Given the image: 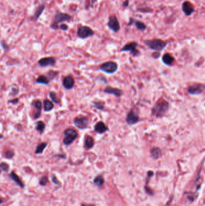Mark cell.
I'll return each mask as SVG.
<instances>
[{
  "label": "cell",
  "instance_id": "obj_13",
  "mask_svg": "<svg viewBox=\"0 0 205 206\" xmlns=\"http://www.w3.org/2000/svg\"><path fill=\"white\" fill-rule=\"evenodd\" d=\"M126 121L128 124L134 125L139 121V117L134 110H131L128 114Z\"/></svg>",
  "mask_w": 205,
  "mask_h": 206
},
{
  "label": "cell",
  "instance_id": "obj_8",
  "mask_svg": "<svg viewBox=\"0 0 205 206\" xmlns=\"http://www.w3.org/2000/svg\"><path fill=\"white\" fill-rule=\"evenodd\" d=\"M138 47V43L135 42H131L121 48L120 52H130L134 56H137L139 54V51L136 49Z\"/></svg>",
  "mask_w": 205,
  "mask_h": 206
},
{
  "label": "cell",
  "instance_id": "obj_7",
  "mask_svg": "<svg viewBox=\"0 0 205 206\" xmlns=\"http://www.w3.org/2000/svg\"><path fill=\"white\" fill-rule=\"evenodd\" d=\"M107 27L114 33H117L120 30V25L116 15H111L108 18Z\"/></svg>",
  "mask_w": 205,
  "mask_h": 206
},
{
  "label": "cell",
  "instance_id": "obj_17",
  "mask_svg": "<svg viewBox=\"0 0 205 206\" xmlns=\"http://www.w3.org/2000/svg\"><path fill=\"white\" fill-rule=\"evenodd\" d=\"M182 11L187 16L191 15L192 13L195 12L193 4L188 1H185L182 4Z\"/></svg>",
  "mask_w": 205,
  "mask_h": 206
},
{
  "label": "cell",
  "instance_id": "obj_31",
  "mask_svg": "<svg viewBox=\"0 0 205 206\" xmlns=\"http://www.w3.org/2000/svg\"><path fill=\"white\" fill-rule=\"evenodd\" d=\"M57 76H58V72L50 70L47 73V76L50 79V80H54Z\"/></svg>",
  "mask_w": 205,
  "mask_h": 206
},
{
  "label": "cell",
  "instance_id": "obj_22",
  "mask_svg": "<svg viewBox=\"0 0 205 206\" xmlns=\"http://www.w3.org/2000/svg\"><path fill=\"white\" fill-rule=\"evenodd\" d=\"M43 110L45 111L46 112H49L51 111V110H53L54 107V105L53 104V101H51L49 100H45L43 101Z\"/></svg>",
  "mask_w": 205,
  "mask_h": 206
},
{
  "label": "cell",
  "instance_id": "obj_28",
  "mask_svg": "<svg viewBox=\"0 0 205 206\" xmlns=\"http://www.w3.org/2000/svg\"><path fill=\"white\" fill-rule=\"evenodd\" d=\"M152 156L155 158H158L161 155V151L159 148H153L150 151Z\"/></svg>",
  "mask_w": 205,
  "mask_h": 206
},
{
  "label": "cell",
  "instance_id": "obj_30",
  "mask_svg": "<svg viewBox=\"0 0 205 206\" xmlns=\"http://www.w3.org/2000/svg\"><path fill=\"white\" fill-rule=\"evenodd\" d=\"M93 182H94L95 185L99 187V186H101L103 185L104 183V180L101 175H98L95 178Z\"/></svg>",
  "mask_w": 205,
  "mask_h": 206
},
{
  "label": "cell",
  "instance_id": "obj_25",
  "mask_svg": "<svg viewBox=\"0 0 205 206\" xmlns=\"http://www.w3.org/2000/svg\"><path fill=\"white\" fill-rule=\"evenodd\" d=\"M45 128H46V124H45L43 121H39L38 122H37L36 125V130L38 132H39L40 134H42L44 133L45 130Z\"/></svg>",
  "mask_w": 205,
  "mask_h": 206
},
{
  "label": "cell",
  "instance_id": "obj_6",
  "mask_svg": "<svg viewBox=\"0 0 205 206\" xmlns=\"http://www.w3.org/2000/svg\"><path fill=\"white\" fill-rule=\"evenodd\" d=\"M77 34L80 39H85L93 36L95 34V32L87 26H81L78 28Z\"/></svg>",
  "mask_w": 205,
  "mask_h": 206
},
{
  "label": "cell",
  "instance_id": "obj_39",
  "mask_svg": "<svg viewBox=\"0 0 205 206\" xmlns=\"http://www.w3.org/2000/svg\"><path fill=\"white\" fill-rule=\"evenodd\" d=\"M52 177H53V178H52L53 182L54 183H55V184H57V183H58V180H57V178H56V177H55V175H53Z\"/></svg>",
  "mask_w": 205,
  "mask_h": 206
},
{
  "label": "cell",
  "instance_id": "obj_10",
  "mask_svg": "<svg viewBox=\"0 0 205 206\" xmlns=\"http://www.w3.org/2000/svg\"><path fill=\"white\" fill-rule=\"evenodd\" d=\"M37 63L40 67L53 66L56 64V59L54 57H45L40 59Z\"/></svg>",
  "mask_w": 205,
  "mask_h": 206
},
{
  "label": "cell",
  "instance_id": "obj_12",
  "mask_svg": "<svg viewBox=\"0 0 205 206\" xmlns=\"http://www.w3.org/2000/svg\"><path fill=\"white\" fill-rule=\"evenodd\" d=\"M104 92L107 94L112 95L117 98H120L123 95V92L121 89L111 86L106 87L104 89Z\"/></svg>",
  "mask_w": 205,
  "mask_h": 206
},
{
  "label": "cell",
  "instance_id": "obj_20",
  "mask_svg": "<svg viewBox=\"0 0 205 206\" xmlns=\"http://www.w3.org/2000/svg\"><path fill=\"white\" fill-rule=\"evenodd\" d=\"M51 80L47 76H45V75H41L39 76L36 80V82L37 84H44V85H48L50 84Z\"/></svg>",
  "mask_w": 205,
  "mask_h": 206
},
{
  "label": "cell",
  "instance_id": "obj_18",
  "mask_svg": "<svg viewBox=\"0 0 205 206\" xmlns=\"http://www.w3.org/2000/svg\"><path fill=\"white\" fill-rule=\"evenodd\" d=\"M45 8H46V4H45V3H42L37 7L33 16V19L34 21H37L39 20V18L41 16L42 14L44 12Z\"/></svg>",
  "mask_w": 205,
  "mask_h": 206
},
{
  "label": "cell",
  "instance_id": "obj_11",
  "mask_svg": "<svg viewBox=\"0 0 205 206\" xmlns=\"http://www.w3.org/2000/svg\"><path fill=\"white\" fill-rule=\"evenodd\" d=\"M31 105L34 108V119H37L42 114V103L40 100H35L33 101Z\"/></svg>",
  "mask_w": 205,
  "mask_h": 206
},
{
  "label": "cell",
  "instance_id": "obj_3",
  "mask_svg": "<svg viewBox=\"0 0 205 206\" xmlns=\"http://www.w3.org/2000/svg\"><path fill=\"white\" fill-rule=\"evenodd\" d=\"M144 43L150 49L156 51H161L166 47V43L164 40L159 39L146 40Z\"/></svg>",
  "mask_w": 205,
  "mask_h": 206
},
{
  "label": "cell",
  "instance_id": "obj_2",
  "mask_svg": "<svg viewBox=\"0 0 205 206\" xmlns=\"http://www.w3.org/2000/svg\"><path fill=\"white\" fill-rule=\"evenodd\" d=\"M64 134L65 137L63 140V144L66 146L71 145L78 136V132L72 128L66 129L64 131Z\"/></svg>",
  "mask_w": 205,
  "mask_h": 206
},
{
  "label": "cell",
  "instance_id": "obj_14",
  "mask_svg": "<svg viewBox=\"0 0 205 206\" xmlns=\"http://www.w3.org/2000/svg\"><path fill=\"white\" fill-rule=\"evenodd\" d=\"M205 90V86L201 84H196L190 86L188 89V92L191 95L201 94Z\"/></svg>",
  "mask_w": 205,
  "mask_h": 206
},
{
  "label": "cell",
  "instance_id": "obj_5",
  "mask_svg": "<svg viewBox=\"0 0 205 206\" xmlns=\"http://www.w3.org/2000/svg\"><path fill=\"white\" fill-rule=\"evenodd\" d=\"M100 70L108 74L115 73L118 70V65L113 61H108L102 63L99 66Z\"/></svg>",
  "mask_w": 205,
  "mask_h": 206
},
{
  "label": "cell",
  "instance_id": "obj_15",
  "mask_svg": "<svg viewBox=\"0 0 205 206\" xmlns=\"http://www.w3.org/2000/svg\"><path fill=\"white\" fill-rule=\"evenodd\" d=\"M75 80L72 76H67L63 78L62 85L67 90L72 89L75 86Z\"/></svg>",
  "mask_w": 205,
  "mask_h": 206
},
{
  "label": "cell",
  "instance_id": "obj_37",
  "mask_svg": "<svg viewBox=\"0 0 205 206\" xmlns=\"http://www.w3.org/2000/svg\"><path fill=\"white\" fill-rule=\"evenodd\" d=\"M1 46H2V47H3V48H4L5 50L6 48H8V46L4 40H1Z\"/></svg>",
  "mask_w": 205,
  "mask_h": 206
},
{
  "label": "cell",
  "instance_id": "obj_29",
  "mask_svg": "<svg viewBox=\"0 0 205 206\" xmlns=\"http://www.w3.org/2000/svg\"><path fill=\"white\" fill-rule=\"evenodd\" d=\"M49 97L52 101L55 104H59L60 103V98L57 97V94L54 91H51L49 93Z\"/></svg>",
  "mask_w": 205,
  "mask_h": 206
},
{
  "label": "cell",
  "instance_id": "obj_35",
  "mask_svg": "<svg viewBox=\"0 0 205 206\" xmlns=\"http://www.w3.org/2000/svg\"><path fill=\"white\" fill-rule=\"evenodd\" d=\"M59 29L62 31H67L69 29V26L66 24H61L59 26Z\"/></svg>",
  "mask_w": 205,
  "mask_h": 206
},
{
  "label": "cell",
  "instance_id": "obj_16",
  "mask_svg": "<svg viewBox=\"0 0 205 206\" xmlns=\"http://www.w3.org/2000/svg\"><path fill=\"white\" fill-rule=\"evenodd\" d=\"M94 130L96 133L102 134L108 131L109 128L103 121H99L95 125Z\"/></svg>",
  "mask_w": 205,
  "mask_h": 206
},
{
  "label": "cell",
  "instance_id": "obj_23",
  "mask_svg": "<svg viewBox=\"0 0 205 206\" xmlns=\"http://www.w3.org/2000/svg\"><path fill=\"white\" fill-rule=\"evenodd\" d=\"M163 61L167 65H171L174 61L173 57L169 53L165 54L163 56Z\"/></svg>",
  "mask_w": 205,
  "mask_h": 206
},
{
  "label": "cell",
  "instance_id": "obj_9",
  "mask_svg": "<svg viewBox=\"0 0 205 206\" xmlns=\"http://www.w3.org/2000/svg\"><path fill=\"white\" fill-rule=\"evenodd\" d=\"M74 124L76 127L80 130L86 129L89 125V119L87 117H75L74 119Z\"/></svg>",
  "mask_w": 205,
  "mask_h": 206
},
{
  "label": "cell",
  "instance_id": "obj_19",
  "mask_svg": "<svg viewBox=\"0 0 205 206\" xmlns=\"http://www.w3.org/2000/svg\"><path fill=\"white\" fill-rule=\"evenodd\" d=\"M95 145V139L91 136L87 135L85 137L84 140V148L87 150L92 148Z\"/></svg>",
  "mask_w": 205,
  "mask_h": 206
},
{
  "label": "cell",
  "instance_id": "obj_32",
  "mask_svg": "<svg viewBox=\"0 0 205 206\" xmlns=\"http://www.w3.org/2000/svg\"><path fill=\"white\" fill-rule=\"evenodd\" d=\"M15 156V152L11 150H8L6 151L4 154V157L7 158V159H11Z\"/></svg>",
  "mask_w": 205,
  "mask_h": 206
},
{
  "label": "cell",
  "instance_id": "obj_26",
  "mask_svg": "<svg viewBox=\"0 0 205 206\" xmlns=\"http://www.w3.org/2000/svg\"><path fill=\"white\" fill-rule=\"evenodd\" d=\"M93 107L99 110H103L105 108V103L101 100H95L93 101Z\"/></svg>",
  "mask_w": 205,
  "mask_h": 206
},
{
  "label": "cell",
  "instance_id": "obj_27",
  "mask_svg": "<svg viewBox=\"0 0 205 206\" xmlns=\"http://www.w3.org/2000/svg\"><path fill=\"white\" fill-rule=\"evenodd\" d=\"M134 24L135 26L136 27V28L139 30L144 31L147 29V27L144 24V23L140 21H134Z\"/></svg>",
  "mask_w": 205,
  "mask_h": 206
},
{
  "label": "cell",
  "instance_id": "obj_34",
  "mask_svg": "<svg viewBox=\"0 0 205 206\" xmlns=\"http://www.w3.org/2000/svg\"><path fill=\"white\" fill-rule=\"evenodd\" d=\"M1 169L2 171H8L9 169V166L5 162H2L1 163Z\"/></svg>",
  "mask_w": 205,
  "mask_h": 206
},
{
  "label": "cell",
  "instance_id": "obj_36",
  "mask_svg": "<svg viewBox=\"0 0 205 206\" xmlns=\"http://www.w3.org/2000/svg\"><path fill=\"white\" fill-rule=\"evenodd\" d=\"M18 102H19V99L17 98H13V100L8 101L9 103H11L12 104H17Z\"/></svg>",
  "mask_w": 205,
  "mask_h": 206
},
{
  "label": "cell",
  "instance_id": "obj_1",
  "mask_svg": "<svg viewBox=\"0 0 205 206\" xmlns=\"http://www.w3.org/2000/svg\"><path fill=\"white\" fill-rule=\"evenodd\" d=\"M72 20V17L69 14L57 10L53 18V21L51 24V28L54 30H58V24L60 23H63L64 22H71Z\"/></svg>",
  "mask_w": 205,
  "mask_h": 206
},
{
  "label": "cell",
  "instance_id": "obj_38",
  "mask_svg": "<svg viewBox=\"0 0 205 206\" xmlns=\"http://www.w3.org/2000/svg\"><path fill=\"white\" fill-rule=\"evenodd\" d=\"M128 5H129V0H125V1L123 3L122 7H128Z\"/></svg>",
  "mask_w": 205,
  "mask_h": 206
},
{
  "label": "cell",
  "instance_id": "obj_21",
  "mask_svg": "<svg viewBox=\"0 0 205 206\" xmlns=\"http://www.w3.org/2000/svg\"><path fill=\"white\" fill-rule=\"evenodd\" d=\"M9 177H10V178L14 181L15 182L16 184L18 185H19L20 187H21L22 188H24V185L23 184V183H22V181H21V180L20 179V178L18 176V175L14 172H12L10 175H9Z\"/></svg>",
  "mask_w": 205,
  "mask_h": 206
},
{
  "label": "cell",
  "instance_id": "obj_33",
  "mask_svg": "<svg viewBox=\"0 0 205 206\" xmlns=\"http://www.w3.org/2000/svg\"><path fill=\"white\" fill-rule=\"evenodd\" d=\"M48 183V178L47 177H43L40 179L39 184L42 186H45Z\"/></svg>",
  "mask_w": 205,
  "mask_h": 206
},
{
  "label": "cell",
  "instance_id": "obj_24",
  "mask_svg": "<svg viewBox=\"0 0 205 206\" xmlns=\"http://www.w3.org/2000/svg\"><path fill=\"white\" fill-rule=\"evenodd\" d=\"M48 145V144L47 142H43L40 144H39L37 147H36V150H35V154H41L43 152L45 149L47 148Z\"/></svg>",
  "mask_w": 205,
  "mask_h": 206
},
{
  "label": "cell",
  "instance_id": "obj_40",
  "mask_svg": "<svg viewBox=\"0 0 205 206\" xmlns=\"http://www.w3.org/2000/svg\"><path fill=\"white\" fill-rule=\"evenodd\" d=\"M81 206H95L94 205L92 204H85V203H83L81 204Z\"/></svg>",
  "mask_w": 205,
  "mask_h": 206
},
{
  "label": "cell",
  "instance_id": "obj_4",
  "mask_svg": "<svg viewBox=\"0 0 205 206\" xmlns=\"http://www.w3.org/2000/svg\"><path fill=\"white\" fill-rule=\"evenodd\" d=\"M169 108V103L166 101H161L155 104L152 109V114L153 116L159 117H162L166 113Z\"/></svg>",
  "mask_w": 205,
  "mask_h": 206
}]
</instances>
